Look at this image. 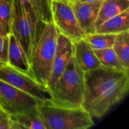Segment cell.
<instances>
[{
	"label": "cell",
	"mask_w": 129,
	"mask_h": 129,
	"mask_svg": "<svg viewBox=\"0 0 129 129\" xmlns=\"http://www.w3.org/2000/svg\"><path fill=\"white\" fill-rule=\"evenodd\" d=\"M0 79L46 103L51 102V94L47 87L2 60H0Z\"/></svg>",
	"instance_id": "cell-7"
},
{
	"label": "cell",
	"mask_w": 129,
	"mask_h": 129,
	"mask_svg": "<svg viewBox=\"0 0 129 129\" xmlns=\"http://www.w3.org/2000/svg\"><path fill=\"white\" fill-rule=\"evenodd\" d=\"M84 73L73 54L64 71L51 90L50 104L66 107H82L85 89Z\"/></svg>",
	"instance_id": "cell-3"
},
{
	"label": "cell",
	"mask_w": 129,
	"mask_h": 129,
	"mask_svg": "<svg viewBox=\"0 0 129 129\" xmlns=\"http://www.w3.org/2000/svg\"><path fill=\"white\" fill-rule=\"evenodd\" d=\"M45 101L0 79V108L9 115L36 113Z\"/></svg>",
	"instance_id": "cell-6"
},
{
	"label": "cell",
	"mask_w": 129,
	"mask_h": 129,
	"mask_svg": "<svg viewBox=\"0 0 129 129\" xmlns=\"http://www.w3.org/2000/svg\"><path fill=\"white\" fill-rule=\"evenodd\" d=\"M12 1L13 0H0V23L8 35L11 33Z\"/></svg>",
	"instance_id": "cell-20"
},
{
	"label": "cell",
	"mask_w": 129,
	"mask_h": 129,
	"mask_svg": "<svg viewBox=\"0 0 129 129\" xmlns=\"http://www.w3.org/2000/svg\"><path fill=\"white\" fill-rule=\"evenodd\" d=\"M73 54V42L64 35L59 33L57 42V48L53 60L51 75L47 84L50 90L53 88L55 82L64 71L70 59Z\"/></svg>",
	"instance_id": "cell-9"
},
{
	"label": "cell",
	"mask_w": 129,
	"mask_h": 129,
	"mask_svg": "<svg viewBox=\"0 0 129 129\" xmlns=\"http://www.w3.org/2000/svg\"><path fill=\"white\" fill-rule=\"evenodd\" d=\"M94 51L97 57L100 60L101 65L114 68L116 70H119L129 72V70H127L123 67V65L122 64L120 60L119 59L117 54H116L113 48H108L101 50H94Z\"/></svg>",
	"instance_id": "cell-17"
},
{
	"label": "cell",
	"mask_w": 129,
	"mask_h": 129,
	"mask_svg": "<svg viewBox=\"0 0 129 129\" xmlns=\"http://www.w3.org/2000/svg\"><path fill=\"white\" fill-rule=\"evenodd\" d=\"M38 19L44 23L53 22L51 0H27Z\"/></svg>",
	"instance_id": "cell-19"
},
{
	"label": "cell",
	"mask_w": 129,
	"mask_h": 129,
	"mask_svg": "<svg viewBox=\"0 0 129 129\" xmlns=\"http://www.w3.org/2000/svg\"><path fill=\"white\" fill-rule=\"evenodd\" d=\"M73 57L84 72L91 70L101 65L94 49L85 38L73 42Z\"/></svg>",
	"instance_id": "cell-11"
},
{
	"label": "cell",
	"mask_w": 129,
	"mask_h": 129,
	"mask_svg": "<svg viewBox=\"0 0 129 129\" xmlns=\"http://www.w3.org/2000/svg\"><path fill=\"white\" fill-rule=\"evenodd\" d=\"M8 38L9 43L7 63L20 71L33 77L29 63L21 45L11 33L8 34Z\"/></svg>",
	"instance_id": "cell-12"
},
{
	"label": "cell",
	"mask_w": 129,
	"mask_h": 129,
	"mask_svg": "<svg viewBox=\"0 0 129 129\" xmlns=\"http://www.w3.org/2000/svg\"><path fill=\"white\" fill-rule=\"evenodd\" d=\"M79 2H98V1H103V0H76Z\"/></svg>",
	"instance_id": "cell-24"
},
{
	"label": "cell",
	"mask_w": 129,
	"mask_h": 129,
	"mask_svg": "<svg viewBox=\"0 0 129 129\" xmlns=\"http://www.w3.org/2000/svg\"><path fill=\"white\" fill-rule=\"evenodd\" d=\"M0 35H2V36H6V35H8L7 33L5 32V30L4 29V28H3V26H2V25L1 23H0Z\"/></svg>",
	"instance_id": "cell-23"
},
{
	"label": "cell",
	"mask_w": 129,
	"mask_h": 129,
	"mask_svg": "<svg viewBox=\"0 0 129 129\" xmlns=\"http://www.w3.org/2000/svg\"><path fill=\"white\" fill-rule=\"evenodd\" d=\"M11 129H46L39 114L19 113L9 115Z\"/></svg>",
	"instance_id": "cell-15"
},
{
	"label": "cell",
	"mask_w": 129,
	"mask_h": 129,
	"mask_svg": "<svg viewBox=\"0 0 129 129\" xmlns=\"http://www.w3.org/2000/svg\"><path fill=\"white\" fill-rule=\"evenodd\" d=\"M42 23L27 0L12 1L11 33L21 45L29 63L36 35Z\"/></svg>",
	"instance_id": "cell-4"
},
{
	"label": "cell",
	"mask_w": 129,
	"mask_h": 129,
	"mask_svg": "<svg viewBox=\"0 0 129 129\" xmlns=\"http://www.w3.org/2000/svg\"><path fill=\"white\" fill-rule=\"evenodd\" d=\"M82 107L91 117L101 118L121 101L129 89V72L101 65L85 72Z\"/></svg>",
	"instance_id": "cell-1"
},
{
	"label": "cell",
	"mask_w": 129,
	"mask_h": 129,
	"mask_svg": "<svg viewBox=\"0 0 129 129\" xmlns=\"http://www.w3.org/2000/svg\"><path fill=\"white\" fill-rule=\"evenodd\" d=\"M11 120L8 113L0 108V129H11Z\"/></svg>",
	"instance_id": "cell-22"
},
{
	"label": "cell",
	"mask_w": 129,
	"mask_h": 129,
	"mask_svg": "<svg viewBox=\"0 0 129 129\" xmlns=\"http://www.w3.org/2000/svg\"><path fill=\"white\" fill-rule=\"evenodd\" d=\"M51 14L53 23L59 33L68 37L73 42L85 36L70 0H51Z\"/></svg>",
	"instance_id": "cell-8"
},
{
	"label": "cell",
	"mask_w": 129,
	"mask_h": 129,
	"mask_svg": "<svg viewBox=\"0 0 129 129\" xmlns=\"http://www.w3.org/2000/svg\"><path fill=\"white\" fill-rule=\"evenodd\" d=\"M59 31L53 22L42 23L36 38L29 60L34 79L47 87L57 48Z\"/></svg>",
	"instance_id": "cell-2"
},
{
	"label": "cell",
	"mask_w": 129,
	"mask_h": 129,
	"mask_svg": "<svg viewBox=\"0 0 129 129\" xmlns=\"http://www.w3.org/2000/svg\"><path fill=\"white\" fill-rule=\"evenodd\" d=\"M126 30H129V8L102 23L95 33L116 35Z\"/></svg>",
	"instance_id": "cell-13"
},
{
	"label": "cell",
	"mask_w": 129,
	"mask_h": 129,
	"mask_svg": "<svg viewBox=\"0 0 129 129\" xmlns=\"http://www.w3.org/2000/svg\"><path fill=\"white\" fill-rule=\"evenodd\" d=\"M38 114L46 129H86L94 125L92 117L82 107H66L45 103Z\"/></svg>",
	"instance_id": "cell-5"
},
{
	"label": "cell",
	"mask_w": 129,
	"mask_h": 129,
	"mask_svg": "<svg viewBox=\"0 0 129 129\" xmlns=\"http://www.w3.org/2000/svg\"><path fill=\"white\" fill-rule=\"evenodd\" d=\"M9 38L8 35H0V60L8 62V50Z\"/></svg>",
	"instance_id": "cell-21"
},
{
	"label": "cell",
	"mask_w": 129,
	"mask_h": 129,
	"mask_svg": "<svg viewBox=\"0 0 129 129\" xmlns=\"http://www.w3.org/2000/svg\"><path fill=\"white\" fill-rule=\"evenodd\" d=\"M79 26L85 35L96 32V20L102 1L94 2H82L70 0Z\"/></svg>",
	"instance_id": "cell-10"
},
{
	"label": "cell",
	"mask_w": 129,
	"mask_h": 129,
	"mask_svg": "<svg viewBox=\"0 0 129 129\" xmlns=\"http://www.w3.org/2000/svg\"><path fill=\"white\" fill-rule=\"evenodd\" d=\"M113 49L123 67L129 70V30L116 34Z\"/></svg>",
	"instance_id": "cell-16"
},
{
	"label": "cell",
	"mask_w": 129,
	"mask_h": 129,
	"mask_svg": "<svg viewBox=\"0 0 129 129\" xmlns=\"http://www.w3.org/2000/svg\"><path fill=\"white\" fill-rule=\"evenodd\" d=\"M116 34L110 33H93L85 35L84 37L90 44L94 50H101L108 48H113Z\"/></svg>",
	"instance_id": "cell-18"
},
{
	"label": "cell",
	"mask_w": 129,
	"mask_h": 129,
	"mask_svg": "<svg viewBox=\"0 0 129 129\" xmlns=\"http://www.w3.org/2000/svg\"><path fill=\"white\" fill-rule=\"evenodd\" d=\"M128 8L129 0H103L96 20V27Z\"/></svg>",
	"instance_id": "cell-14"
}]
</instances>
